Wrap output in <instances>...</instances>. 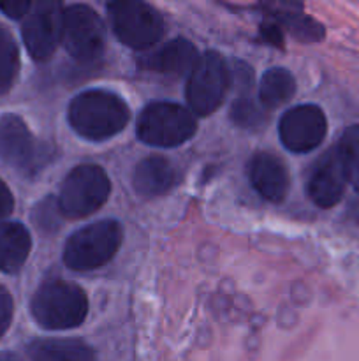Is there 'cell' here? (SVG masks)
I'll return each mask as SVG.
<instances>
[{"label":"cell","instance_id":"obj_1","mask_svg":"<svg viewBox=\"0 0 359 361\" xmlns=\"http://www.w3.org/2000/svg\"><path fill=\"white\" fill-rule=\"evenodd\" d=\"M129 106L108 90H87L69 106V122L80 136L102 141L118 134L129 122Z\"/></svg>","mask_w":359,"mask_h":361},{"label":"cell","instance_id":"obj_2","mask_svg":"<svg viewBox=\"0 0 359 361\" xmlns=\"http://www.w3.org/2000/svg\"><path fill=\"white\" fill-rule=\"evenodd\" d=\"M30 309L37 324L46 330H69L84 321L88 300L76 284L48 281L35 291Z\"/></svg>","mask_w":359,"mask_h":361},{"label":"cell","instance_id":"obj_3","mask_svg":"<svg viewBox=\"0 0 359 361\" xmlns=\"http://www.w3.org/2000/svg\"><path fill=\"white\" fill-rule=\"evenodd\" d=\"M123 231L116 221H99L77 229L63 247V263L74 271H90L113 259Z\"/></svg>","mask_w":359,"mask_h":361},{"label":"cell","instance_id":"obj_4","mask_svg":"<svg viewBox=\"0 0 359 361\" xmlns=\"http://www.w3.org/2000/svg\"><path fill=\"white\" fill-rule=\"evenodd\" d=\"M111 192V182L102 168L83 164L65 176L60 189L58 208L69 219H81L97 212Z\"/></svg>","mask_w":359,"mask_h":361},{"label":"cell","instance_id":"obj_5","mask_svg":"<svg viewBox=\"0 0 359 361\" xmlns=\"http://www.w3.org/2000/svg\"><path fill=\"white\" fill-rule=\"evenodd\" d=\"M194 133L196 118L192 113L175 102H151L137 120V137L151 147H178Z\"/></svg>","mask_w":359,"mask_h":361},{"label":"cell","instance_id":"obj_6","mask_svg":"<svg viewBox=\"0 0 359 361\" xmlns=\"http://www.w3.org/2000/svg\"><path fill=\"white\" fill-rule=\"evenodd\" d=\"M113 32L132 49H148L160 41L164 20L150 4L139 0L111 2L108 6Z\"/></svg>","mask_w":359,"mask_h":361},{"label":"cell","instance_id":"obj_7","mask_svg":"<svg viewBox=\"0 0 359 361\" xmlns=\"http://www.w3.org/2000/svg\"><path fill=\"white\" fill-rule=\"evenodd\" d=\"M231 76L224 56L218 51H206L199 56L189 74L187 101L196 115H211L224 102Z\"/></svg>","mask_w":359,"mask_h":361},{"label":"cell","instance_id":"obj_8","mask_svg":"<svg viewBox=\"0 0 359 361\" xmlns=\"http://www.w3.org/2000/svg\"><path fill=\"white\" fill-rule=\"evenodd\" d=\"M63 44L80 62H95L104 51L106 30L92 7L74 4L63 11Z\"/></svg>","mask_w":359,"mask_h":361},{"label":"cell","instance_id":"obj_9","mask_svg":"<svg viewBox=\"0 0 359 361\" xmlns=\"http://www.w3.org/2000/svg\"><path fill=\"white\" fill-rule=\"evenodd\" d=\"M63 6L55 0L32 4L23 21V41L32 59L44 62L56 51L63 37Z\"/></svg>","mask_w":359,"mask_h":361},{"label":"cell","instance_id":"obj_10","mask_svg":"<svg viewBox=\"0 0 359 361\" xmlns=\"http://www.w3.org/2000/svg\"><path fill=\"white\" fill-rule=\"evenodd\" d=\"M0 159L30 176L44 166L49 152L37 145L20 116L9 113L0 118Z\"/></svg>","mask_w":359,"mask_h":361},{"label":"cell","instance_id":"obj_11","mask_svg":"<svg viewBox=\"0 0 359 361\" xmlns=\"http://www.w3.org/2000/svg\"><path fill=\"white\" fill-rule=\"evenodd\" d=\"M278 133H280V140L287 150L296 152V154H306L319 147L326 137V115L319 106H294L284 113Z\"/></svg>","mask_w":359,"mask_h":361},{"label":"cell","instance_id":"obj_12","mask_svg":"<svg viewBox=\"0 0 359 361\" xmlns=\"http://www.w3.org/2000/svg\"><path fill=\"white\" fill-rule=\"evenodd\" d=\"M347 183L340 150L338 147H331L313 162L306 180V192L317 207L331 208L341 200Z\"/></svg>","mask_w":359,"mask_h":361},{"label":"cell","instance_id":"obj_13","mask_svg":"<svg viewBox=\"0 0 359 361\" xmlns=\"http://www.w3.org/2000/svg\"><path fill=\"white\" fill-rule=\"evenodd\" d=\"M248 178L259 196L271 203H280L287 197L289 171L284 162L270 152H259L248 162Z\"/></svg>","mask_w":359,"mask_h":361},{"label":"cell","instance_id":"obj_14","mask_svg":"<svg viewBox=\"0 0 359 361\" xmlns=\"http://www.w3.org/2000/svg\"><path fill=\"white\" fill-rule=\"evenodd\" d=\"M199 55L189 39L176 37L144 60V67L164 76H185L192 73Z\"/></svg>","mask_w":359,"mask_h":361},{"label":"cell","instance_id":"obj_15","mask_svg":"<svg viewBox=\"0 0 359 361\" xmlns=\"http://www.w3.org/2000/svg\"><path fill=\"white\" fill-rule=\"evenodd\" d=\"M234 80L238 87V94L231 106L232 122L238 123L245 129H257V127L266 123L264 109H260V102L253 97V76L252 69L246 63L236 62L234 66Z\"/></svg>","mask_w":359,"mask_h":361},{"label":"cell","instance_id":"obj_16","mask_svg":"<svg viewBox=\"0 0 359 361\" xmlns=\"http://www.w3.org/2000/svg\"><path fill=\"white\" fill-rule=\"evenodd\" d=\"M134 189L144 197H157L169 192L176 183V171L162 157H148L134 169Z\"/></svg>","mask_w":359,"mask_h":361},{"label":"cell","instance_id":"obj_17","mask_svg":"<svg viewBox=\"0 0 359 361\" xmlns=\"http://www.w3.org/2000/svg\"><path fill=\"white\" fill-rule=\"evenodd\" d=\"M30 361H94V349L76 338H41L27 349Z\"/></svg>","mask_w":359,"mask_h":361},{"label":"cell","instance_id":"obj_18","mask_svg":"<svg viewBox=\"0 0 359 361\" xmlns=\"http://www.w3.org/2000/svg\"><path fill=\"white\" fill-rule=\"evenodd\" d=\"M32 249L30 233L18 222L0 224V271L14 274L23 267Z\"/></svg>","mask_w":359,"mask_h":361},{"label":"cell","instance_id":"obj_19","mask_svg":"<svg viewBox=\"0 0 359 361\" xmlns=\"http://www.w3.org/2000/svg\"><path fill=\"white\" fill-rule=\"evenodd\" d=\"M296 92V80L284 67H271L260 81L259 102L264 109H275L285 104Z\"/></svg>","mask_w":359,"mask_h":361},{"label":"cell","instance_id":"obj_20","mask_svg":"<svg viewBox=\"0 0 359 361\" xmlns=\"http://www.w3.org/2000/svg\"><path fill=\"white\" fill-rule=\"evenodd\" d=\"M20 71V51L13 34L0 23V95L6 94L14 85Z\"/></svg>","mask_w":359,"mask_h":361},{"label":"cell","instance_id":"obj_21","mask_svg":"<svg viewBox=\"0 0 359 361\" xmlns=\"http://www.w3.org/2000/svg\"><path fill=\"white\" fill-rule=\"evenodd\" d=\"M336 147L344 161L348 183L359 194V123L345 130Z\"/></svg>","mask_w":359,"mask_h":361},{"label":"cell","instance_id":"obj_22","mask_svg":"<svg viewBox=\"0 0 359 361\" xmlns=\"http://www.w3.org/2000/svg\"><path fill=\"white\" fill-rule=\"evenodd\" d=\"M62 214L58 208V201L46 200L44 203H41L35 210L34 219L37 222L39 228L42 229H53L58 228V215Z\"/></svg>","mask_w":359,"mask_h":361},{"label":"cell","instance_id":"obj_23","mask_svg":"<svg viewBox=\"0 0 359 361\" xmlns=\"http://www.w3.org/2000/svg\"><path fill=\"white\" fill-rule=\"evenodd\" d=\"M13 296L9 295V291H7L6 288L0 286V337H2L7 331V328H9L11 319H13Z\"/></svg>","mask_w":359,"mask_h":361},{"label":"cell","instance_id":"obj_24","mask_svg":"<svg viewBox=\"0 0 359 361\" xmlns=\"http://www.w3.org/2000/svg\"><path fill=\"white\" fill-rule=\"evenodd\" d=\"M32 4L30 2H21V0H13V2H0V9L7 14V16L14 18V20H20V18L27 16V13L30 11Z\"/></svg>","mask_w":359,"mask_h":361},{"label":"cell","instance_id":"obj_25","mask_svg":"<svg viewBox=\"0 0 359 361\" xmlns=\"http://www.w3.org/2000/svg\"><path fill=\"white\" fill-rule=\"evenodd\" d=\"M13 208H14L13 194H11V190L7 189L6 183L0 180V221L9 217V215L13 214Z\"/></svg>","mask_w":359,"mask_h":361},{"label":"cell","instance_id":"obj_26","mask_svg":"<svg viewBox=\"0 0 359 361\" xmlns=\"http://www.w3.org/2000/svg\"><path fill=\"white\" fill-rule=\"evenodd\" d=\"M260 34H263L264 39H266V41H270L271 44H275V46L282 44L280 28L275 27V25H264V27L260 28Z\"/></svg>","mask_w":359,"mask_h":361},{"label":"cell","instance_id":"obj_27","mask_svg":"<svg viewBox=\"0 0 359 361\" xmlns=\"http://www.w3.org/2000/svg\"><path fill=\"white\" fill-rule=\"evenodd\" d=\"M0 361H21L16 355H11V353H0Z\"/></svg>","mask_w":359,"mask_h":361}]
</instances>
